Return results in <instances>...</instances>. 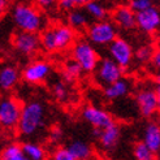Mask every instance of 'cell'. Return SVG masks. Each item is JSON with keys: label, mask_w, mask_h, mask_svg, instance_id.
Instances as JSON below:
<instances>
[{"label": "cell", "mask_w": 160, "mask_h": 160, "mask_svg": "<svg viewBox=\"0 0 160 160\" xmlns=\"http://www.w3.org/2000/svg\"><path fill=\"white\" fill-rule=\"evenodd\" d=\"M46 124V107L41 100H30L22 104L20 120L16 129L23 137L35 135Z\"/></svg>", "instance_id": "obj_1"}, {"label": "cell", "mask_w": 160, "mask_h": 160, "mask_svg": "<svg viewBox=\"0 0 160 160\" xmlns=\"http://www.w3.org/2000/svg\"><path fill=\"white\" fill-rule=\"evenodd\" d=\"M41 47L47 52H61L70 48L76 42V30L69 25H53L42 31Z\"/></svg>", "instance_id": "obj_2"}, {"label": "cell", "mask_w": 160, "mask_h": 160, "mask_svg": "<svg viewBox=\"0 0 160 160\" xmlns=\"http://www.w3.org/2000/svg\"><path fill=\"white\" fill-rule=\"evenodd\" d=\"M12 20L20 31L28 33H38L44 28V17L38 8L20 3L16 4L12 9Z\"/></svg>", "instance_id": "obj_3"}, {"label": "cell", "mask_w": 160, "mask_h": 160, "mask_svg": "<svg viewBox=\"0 0 160 160\" xmlns=\"http://www.w3.org/2000/svg\"><path fill=\"white\" fill-rule=\"evenodd\" d=\"M72 59L81 67L82 72L86 73H92L100 60L94 46L85 39L76 41L72 46Z\"/></svg>", "instance_id": "obj_4"}, {"label": "cell", "mask_w": 160, "mask_h": 160, "mask_svg": "<svg viewBox=\"0 0 160 160\" xmlns=\"http://www.w3.org/2000/svg\"><path fill=\"white\" fill-rule=\"evenodd\" d=\"M87 38L91 44L108 46L113 39L117 38V26L113 21L99 20L87 28Z\"/></svg>", "instance_id": "obj_5"}, {"label": "cell", "mask_w": 160, "mask_h": 160, "mask_svg": "<svg viewBox=\"0 0 160 160\" xmlns=\"http://www.w3.org/2000/svg\"><path fill=\"white\" fill-rule=\"evenodd\" d=\"M22 103L14 97L0 99V126L4 130H14L17 128Z\"/></svg>", "instance_id": "obj_6"}, {"label": "cell", "mask_w": 160, "mask_h": 160, "mask_svg": "<svg viewBox=\"0 0 160 160\" xmlns=\"http://www.w3.org/2000/svg\"><path fill=\"white\" fill-rule=\"evenodd\" d=\"M122 76H124V69L111 58L99 60L97 68L94 69V81L102 87H106L116 82L117 79L122 78Z\"/></svg>", "instance_id": "obj_7"}, {"label": "cell", "mask_w": 160, "mask_h": 160, "mask_svg": "<svg viewBox=\"0 0 160 160\" xmlns=\"http://www.w3.org/2000/svg\"><path fill=\"white\" fill-rule=\"evenodd\" d=\"M109 58L122 69L128 68L132 64L134 58V51L132 44L124 38H116L108 44Z\"/></svg>", "instance_id": "obj_8"}, {"label": "cell", "mask_w": 160, "mask_h": 160, "mask_svg": "<svg viewBox=\"0 0 160 160\" xmlns=\"http://www.w3.org/2000/svg\"><path fill=\"white\" fill-rule=\"evenodd\" d=\"M52 72V67L48 61L46 60H34L29 62L28 65L23 68L21 77L25 82L30 85H38L44 82L47 78L50 77Z\"/></svg>", "instance_id": "obj_9"}, {"label": "cell", "mask_w": 160, "mask_h": 160, "mask_svg": "<svg viewBox=\"0 0 160 160\" xmlns=\"http://www.w3.org/2000/svg\"><path fill=\"white\" fill-rule=\"evenodd\" d=\"M12 46L16 51L23 56H33L41 48V38L37 33L18 31L12 38Z\"/></svg>", "instance_id": "obj_10"}, {"label": "cell", "mask_w": 160, "mask_h": 160, "mask_svg": "<svg viewBox=\"0 0 160 160\" xmlns=\"http://www.w3.org/2000/svg\"><path fill=\"white\" fill-rule=\"evenodd\" d=\"M135 103L139 109V113L143 117H152L159 111V102L156 90L145 87L141 89L135 95Z\"/></svg>", "instance_id": "obj_11"}, {"label": "cell", "mask_w": 160, "mask_h": 160, "mask_svg": "<svg viewBox=\"0 0 160 160\" xmlns=\"http://www.w3.org/2000/svg\"><path fill=\"white\" fill-rule=\"evenodd\" d=\"M82 117L86 122H89L92 128L103 130L104 128L113 124V117L111 116L109 112L106 109L95 107V106H87L82 109Z\"/></svg>", "instance_id": "obj_12"}, {"label": "cell", "mask_w": 160, "mask_h": 160, "mask_svg": "<svg viewBox=\"0 0 160 160\" xmlns=\"http://www.w3.org/2000/svg\"><path fill=\"white\" fill-rule=\"evenodd\" d=\"M135 25L145 33H155L160 28V11L152 5L148 9L135 13Z\"/></svg>", "instance_id": "obj_13"}, {"label": "cell", "mask_w": 160, "mask_h": 160, "mask_svg": "<svg viewBox=\"0 0 160 160\" xmlns=\"http://www.w3.org/2000/svg\"><path fill=\"white\" fill-rule=\"evenodd\" d=\"M20 70L14 65H4L0 68V90L9 92L20 82Z\"/></svg>", "instance_id": "obj_14"}, {"label": "cell", "mask_w": 160, "mask_h": 160, "mask_svg": "<svg viewBox=\"0 0 160 160\" xmlns=\"http://www.w3.org/2000/svg\"><path fill=\"white\" fill-rule=\"evenodd\" d=\"M112 17H113L115 25L124 30H132L137 26L135 25V12L132 11L130 7H117L113 14H112Z\"/></svg>", "instance_id": "obj_15"}, {"label": "cell", "mask_w": 160, "mask_h": 160, "mask_svg": "<svg viewBox=\"0 0 160 160\" xmlns=\"http://www.w3.org/2000/svg\"><path fill=\"white\" fill-rule=\"evenodd\" d=\"M130 89H132L130 82L125 78H120L116 82L106 86L104 90H103V94H104V98L108 100H118L126 97Z\"/></svg>", "instance_id": "obj_16"}, {"label": "cell", "mask_w": 160, "mask_h": 160, "mask_svg": "<svg viewBox=\"0 0 160 160\" xmlns=\"http://www.w3.org/2000/svg\"><path fill=\"white\" fill-rule=\"evenodd\" d=\"M143 142L154 154L160 152V124L151 121L143 132Z\"/></svg>", "instance_id": "obj_17"}, {"label": "cell", "mask_w": 160, "mask_h": 160, "mask_svg": "<svg viewBox=\"0 0 160 160\" xmlns=\"http://www.w3.org/2000/svg\"><path fill=\"white\" fill-rule=\"evenodd\" d=\"M120 138H121V128L113 122L100 132L99 142L104 150H111L118 143Z\"/></svg>", "instance_id": "obj_18"}, {"label": "cell", "mask_w": 160, "mask_h": 160, "mask_svg": "<svg viewBox=\"0 0 160 160\" xmlns=\"http://www.w3.org/2000/svg\"><path fill=\"white\" fill-rule=\"evenodd\" d=\"M74 160H90L92 156V148L87 142L85 141H73L69 143L67 147Z\"/></svg>", "instance_id": "obj_19"}, {"label": "cell", "mask_w": 160, "mask_h": 160, "mask_svg": "<svg viewBox=\"0 0 160 160\" xmlns=\"http://www.w3.org/2000/svg\"><path fill=\"white\" fill-rule=\"evenodd\" d=\"M0 160H29L17 142H9L0 150Z\"/></svg>", "instance_id": "obj_20"}, {"label": "cell", "mask_w": 160, "mask_h": 160, "mask_svg": "<svg viewBox=\"0 0 160 160\" xmlns=\"http://www.w3.org/2000/svg\"><path fill=\"white\" fill-rule=\"evenodd\" d=\"M68 25L74 29V30H82L85 28H87V23H89V16L87 13L79 8H74V9L69 11L68 13Z\"/></svg>", "instance_id": "obj_21"}, {"label": "cell", "mask_w": 160, "mask_h": 160, "mask_svg": "<svg viewBox=\"0 0 160 160\" xmlns=\"http://www.w3.org/2000/svg\"><path fill=\"white\" fill-rule=\"evenodd\" d=\"M21 147H22L23 154L26 155L29 160H47L46 148L37 142L28 141L25 143H22Z\"/></svg>", "instance_id": "obj_22"}, {"label": "cell", "mask_w": 160, "mask_h": 160, "mask_svg": "<svg viewBox=\"0 0 160 160\" xmlns=\"http://www.w3.org/2000/svg\"><path fill=\"white\" fill-rule=\"evenodd\" d=\"M85 12L87 13V16L91 18H94L95 21L99 20H104L107 17V9L106 7L103 5L100 2H97V0H91L90 3H87L85 5Z\"/></svg>", "instance_id": "obj_23"}, {"label": "cell", "mask_w": 160, "mask_h": 160, "mask_svg": "<svg viewBox=\"0 0 160 160\" xmlns=\"http://www.w3.org/2000/svg\"><path fill=\"white\" fill-rule=\"evenodd\" d=\"M81 74H82V69L73 59L68 60L65 64H64L62 76H64V79H65V81H68V82L76 81Z\"/></svg>", "instance_id": "obj_24"}, {"label": "cell", "mask_w": 160, "mask_h": 160, "mask_svg": "<svg viewBox=\"0 0 160 160\" xmlns=\"http://www.w3.org/2000/svg\"><path fill=\"white\" fill-rule=\"evenodd\" d=\"M133 154H134V159L135 160H151V159H154V155H155L152 151L145 145V142L143 141L134 145Z\"/></svg>", "instance_id": "obj_25"}, {"label": "cell", "mask_w": 160, "mask_h": 160, "mask_svg": "<svg viewBox=\"0 0 160 160\" xmlns=\"http://www.w3.org/2000/svg\"><path fill=\"white\" fill-rule=\"evenodd\" d=\"M52 94H53L55 99L59 100V102H67L69 99V90H68L67 85L64 82H61V81L53 83V86H52Z\"/></svg>", "instance_id": "obj_26"}, {"label": "cell", "mask_w": 160, "mask_h": 160, "mask_svg": "<svg viewBox=\"0 0 160 160\" xmlns=\"http://www.w3.org/2000/svg\"><path fill=\"white\" fill-rule=\"evenodd\" d=\"M91 0H58V5L60 9L69 12L74 8H81L85 7L87 3H90Z\"/></svg>", "instance_id": "obj_27"}, {"label": "cell", "mask_w": 160, "mask_h": 160, "mask_svg": "<svg viewBox=\"0 0 160 160\" xmlns=\"http://www.w3.org/2000/svg\"><path fill=\"white\" fill-rule=\"evenodd\" d=\"M154 55V48L151 46H141L139 48L134 52V56L139 61H148Z\"/></svg>", "instance_id": "obj_28"}, {"label": "cell", "mask_w": 160, "mask_h": 160, "mask_svg": "<svg viewBox=\"0 0 160 160\" xmlns=\"http://www.w3.org/2000/svg\"><path fill=\"white\" fill-rule=\"evenodd\" d=\"M154 5L152 0H130V8L132 11L138 13V12H142L145 9H148V8H151Z\"/></svg>", "instance_id": "obj_29"}, {"label": "cell", "mask_w": 160, "mask_h": 160, "mask_svg": "<svg viewBox=\"0 0 160 160\" xmlns=\"http://www.w3.org/2000/svg\"><path fill=\"white\" fill-rule=\"evenodd\" d=\"M51 160H74V158L72 156L67 147H58L52 152Z\"/></svg>", "instance_id": "obj_30"}, {"label": "cell", "mask_w": 160, "mask_h": 160, "mask_svg": "<svg viewBox=\"0 0 160 160\" xmlns=\"http://www.w3.org/2000/svg\"><path fill=\"white\" fill-rule=\"evenodd\" d=\"M35 3L39 8H42L44 11H48V9H52L58 4V0H35Z\"/></svg>", "instance_id": "obj_31"}, {"label": "cell", "mask_w": 160, "mask_h": 160, "mask_svg": "<svg viewBox=\"0 0 160 160\" xmlns=\"http://www.w3.org/2000/svg\"><path fill=\"white\" fill-rule=\"evenodd\" d=\"M61 137H62V132L59 129V128H53L50 133V139L52 142H59L61 139Z\"/></svg>", "instance_id": "obj_32"}, {"label": "cell", "mask_w": 160, "mask_h": 160, "mask_svg": "<svg viewBox=\"0 0 160 160\" xmlns=\"http://www.w3.org/2000/svg\"><path fill=\"white\" fill-rule=\"evenodd\" d=\"M152 64H154V67L160 72V48L156 51V52H154V55H152Z\"/></svg>", "instance_id": "obj_33"}, {"label": "cell", "mask_w": 160, "mask_h": 160, "mask_svg": "<svg viewBox=\"0 0 160 160\" xmlns=\"http://www.w3.org/2000/svg\"><path fill=\"white\" fill-rule=\"evenodd\" d=\"M8 4H9V0H0V17L5 13L7 8H8Z\"/></svg>", "instance_id": "obj_34"}, {"label": "cell", "mask_w": 160, "mask_h": 160, "mask_svg": "<svg viewBox=\"0 0 160 160\" xmlns=\"http://www.w3.org/2000/svg\"><path fill=\"white\" fill-rule=\"evenodd\" d=\"M156 95H158V102H159V109H160V85H156Z\"/></svg>", "instance_id": "obj_35"}, {"label": "cell", "mask_w": 160, "mask_h": 160, "mask_svg": "<svg viewBox=\"0 0 160 160\" xmlns=\"http://www.w3.org/2000/svg\"><path fill=\"white\" fill-rule=\"evenodd\" d=\"M155 82H156V85H160V72L158 73V76L155 77Z\"/></svg>", "instance_id": "obj_36"}, {"label": "cell", "mask_w": 160, "mask_h": 160, "mask_svg": "<svg viewBox=\"0 0 160 160\" xmlns=\"http://www.w3.org/2000/svg\"><path fill=\"white\" fill-rule=\"evenodd\" d=\"M151 160H158V159H155V158H154V159H151Z\"/></svg>", "instance_id": "obj_37"}]
</instances>
